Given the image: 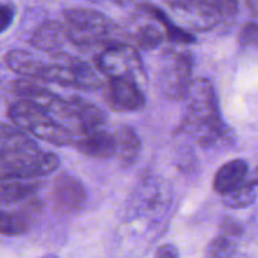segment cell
I'll list each match as a JSON object with an SVG mask.
<instances>
[{"label":"cell","instance_id":"cell-1","mask_svg":"<svg viewBox=\"0 0 258 258\" xmlns=\"http://www.w3.org/2000/svg\"><path fill=\"white\" fill-rule=\"evenodd\" d=\"M180 131L190 134L201 148L217 149L233 141V133L222 118L218 96L208 78L194 80L185 97Z\"/></svg>","mask_w":258,"mask_h":258},{"label":"cell","instance_id":"cell-2","mask_svg":"<svg viewBox=\"0 0 258 258\" xmlns=\"http://www.w3.org/2000/svg\"><path fill=\"white\" fill-rule=\"evenodd\" d=\"M58 166L59 158L54 153L42 150L24 131L0 122V181L33 180Z\"/></svg>","mask_w":258,"mask_h":258},{"label":"cell","instance_id":"cell-3","mask_svg":"<svg viewBox=\"0 0 258 258\" xmlns=\"http://www.w3.org/2000/svg\"><path fill=\"white\" fill-rule=\"evenodd\" d=\"M67 22L68 42L80 48L106 47L116 43L113 35L118 28L107 15L92 8H67L63 10Z\"/></svg>","mask_w":258,"mask_h":258},{"label":"cell","instance_id":"cell-4","mask_svg":"<svg viewBox=\"0 0 258 258\" xmlns=\"http://www.w3.org/2000/svg\"><path fill=\"white\" fill-rule=\"evenodd\" d=\"M13 126L25 134L57 146L72 145L76 135L72 130L58 122L48 111L28 101H15L7 111Z\"/></svg>","mask_w":258,"mask_h":258},{"label":"cell","instance_id":"cell-5","mask_svg":"<svg viewBox=\"0 0 258 258\" xmlns=\"http://www.w3.org/2000/svg\"><path fill=\"white\" fill-rule=\"evenodd\" d=\"M194 57L184 47L168 48L161 53L158 86L163 96L171 101L185 100L193 83Z\"/></svg>","mask_w":258,"mask_h":258},{"label":"cell","instance_id":"cell-6","mask_svg":"<svg viewBox=\"0 0 258 258\" xmlns=\"http://www.w3.org/2000/svg\"><path fill=\"white\" fill-rule=\"evenodd\" d=\"M169 7L199 32L231 22L238 13V3L232 0H180L170 2Z\"/></svg>","mask_w":258,"mask_h":258},{"label":"cell","instance_id":"cell-7","mask_svg":"<svg viewBox=\"0 0 258 258\" xmlns=\"http://www.w3.org/2000/svg\"><path fill=\"white\" fill-rule=\"evenodd\" d=\"M57 63L47 64L43 81L54 82L63 87H72L81 91H96L102 87L100 76L83 60L66 53L53 55Z\"/></svg>","mask_w":258,"mask_h":258},{"label":"cell","instance_id":"cell-8","mask_svg":"<svg viewBox=\"0 0 258 258\" xmlns=\"http://www.w3.org/2000/svg\"><path fill=\"white\" fill-rule=\"evenodd\" d=\"M96 67L101 73L113 78L138 80L144 76V66L138 49L130 44L116 42L103 47L96 55Z\"/></svg>","mask_w":258,"mask_h":258},{"label":"cell","instance_id":"cell-9","mask_svg":"<svg viewBox=\"0 0 258 258\" xmlns=\"http://www.w3.org/2000/svg\"><path fill=\"white\" fill-rule=\"evenodd\" d=\"M52 201L59 213L75 214L87 204V190L77 178L68 173H60L53 181Z\"/></svg>","mask_w":258,"mask_h":258},{"label":"cell","instance_id":"cell-10","mask_svg":"<svg viewBox=\"0 0 258 258\" xmlns=\"http://www.w3.org/2000/svg\"><path fill=\"white\" fill-rule=\"evenodd\" d=\"M105 97L111 108L118 112H131L144 107L145 95L133 78H113L108 81Z\"/></svg>","mask_w":258,"mask_h":258},{"label":"cell","instance_id":"cell-11","mask_svg":"<svg viewBox=\"0 0 258 258\" xmlns=\"http://www.w3.org/2000/svg\"><path fill=\"white\" fill-rule=\"evenodd\" d=\"M29 44L42 52L62 53L63 47L68 42L67 25L58 20H45L35 28L29 38Z\"/></svg>","mask_w":258,"mask_h":258},{"label":"cell","instance_id":"cell-12","mask_svg":"<svg viewBox=\"0 0 258 258\" xmlns=\"http://www.w3.org/2000/svg\"><path fill=\"white\" fill-rule=\"evenodd\" d=\"M71 146L93 159H111L116 156L115 135L105 128L77 136Z\"/></svg>","mask_w":258,"mask_h":258},{"label":"cell","instance_id":"cell-13","mask_svg":"<svg viewBox=\"0 0 258 258\" xmlns=\"http://www.w3.org/2000/svg\"><path fill=\"white\" fill-rule=\"evenodd\" d=\"M249 176V164L243 159H233L223 164L213 178V190L224 197L238 188Z\"/></svg>","mask_w":258,"mask_h":258},{"label":"cell","instance_id":"cell-14","mask_svg":"<svg viewBox=\"0 0 258 258\" xmlns=\"http://www.w3.org/2000/svg\"><path fill=\"white\" fill-rule=\"evenodd\" d=\"M4 62L8 68L29 80H43L47 64L30 52L22 49H12L5 53Z\"/></svg>","mask_w":258,"mask_h":258},{"label":"cell","instance_id":"cell-15","mask_svg":"<svg viewBox=\"0 0 258 258\" xmlns=\"http://www.w3.org/2000/svg\"><path fill=\"white\" fill-rule=\"evenodd\" d=\"M139 8L161 25L165 38H168L170 42L178 43V44H194L196 43V37L189 30H185L184 28L175 24L161 8L150 4V3H143L139 5Z\"/></svg>","mask_w":258,"mask_h":258},{"label":"cell","instance_id":"cell-16","mask_svg":"<svg viewBox=\"0 0 258 258\" xmlns=\"http://www.w3.org/2000/svg\"><path fill=\"white\" fill-rule=\"evenodd\" d=\"M116 139V156L122 168H130L138 160L141 141L131 126L122 125L113 134Z\"/></svg>","mask_w":258,"mask_h":258},{"label":"cell","instance_id":"cell-17","mask_svg":"<svg viewBox=\"0 0 258 258\" xmlns=\"http://www.w3.org/2000/svg\"><path fill=\"white\" fill-rule=\"evenodd\" d=\"M39 188L40 184L33 180L0 181V204H13L29 199Z\"/></svg>","mask_w":258,"mask_h":258},{"label":"cell","instance_id":"cell-18","mask_svg":"<svg viewBox=\"0 0 258 258\" xmlns=\"http://www.w3.org/2000/svg\"><path fill=\"white\" fill-rule=\"evenodd\" d=\"M257 199L256 173L247 179L242 185L223 197V204L231 209H243L253 206Z\"/></svg>","mask_w":258,"mask_h":258},{"label":"cell","instance_id":"cell-19","mask_svg":"<svg viewBox=\"0 0 258 258\" xmlns=\"http://www.w3.org/2000/svg\"><path fill=\"white\" fill-rule=\"evenodd\" d=\"M131 38L140 49L153 50L163 44L165 34L160 28L156 27L153 23H145V24L139 25L131 33Z\"/></svg>","mask_w":258,"mask_h":258},{"label":"cell","instance_id":"cell-20","mask_svg":"<svg viewBox=\"0 0 258 258\" xmlns=\"http://www.w3.org/2000/svg\"><path fill=\"white\" fill-rule=\"evenodd\" d=\"M29 222L22 212L0 211V234L8 237L22 236L27 232Z\"/></svg>","mask_w":258,"mask_h":258},{"label":"cell","instance_id":"cell-21","mask_svg":"<svg viewBox=\"0 0 258 258\" xmlns=\"http://www.w3.org/2000/svg\"><path fill=\"white\" fill-rule=\"evenodd\" d=\"M237 252V243L233 238L219 233L207 246L204 258H233Z\"/></svg>","mask_w":258,"mask_h":258},{"label":"cell","instance_id":"cell-22","mask_svg":"<svg viewBox=\"0 0 258 258\" xmlns=\"http://www.w3.org/2000/svg\"><path fill=\"white\" fill-rule=\"evenodd\" d=\"M258 40V27L256 20L247 22L238 35V43L242 48L256 47Z\"/></svg>","mask_w":258,"mask_h":258},{"label":"cell","instance_id":"cell-23","mask_svg":"<svg viewBox=\"0 0 258 258\" xmlns=\"http://www.w3.org/2000/svg\"><path fill=\"white\" fill-rule=\"evenodd\" d=\"M244 228L238 219L231 216H224L221 221V234L231 238H238L243 234Z\"/></svg>","mask_w":258,"mask_h":258},{"label":"cell","instance_id":"cell-24","mask_svg":"<svg viewBox=\"0 0 258 258\" xmlns=\"http://www.w3.org/2000/svg\"><path fill=\"white\" fill-rule=\"evenodd\" d=\"M15 17V7L10 3H0V33L12 25Z\"/></svg>","mask_w":258,"mask_h":258},{"label":"cell","instance_id":"cell-25","mask_svg":"<svg viewBox=\"0 0 258 258\" xmlns=\"http://www.w3.org/2000/svg\"><path fill=\"white\" fill-rule=\"evenodd\" d=\"M154 258H180V254H179L178 248L174 244L166 243L159 247Z\"/></svg>","mask_w":258,"mask_h":258},{"label":"cell","instance_id":"cell-26","mask_svg":"<svg viewBox=\"0 0 258 258\" xmlns=\"http://www.w3.org/2000/svg\"><path fill=\"white\" fill-rule=\"evenodd\" d=\"M247 5H248V7H252V13L256 15L257 14V3L256 2H248L247 3Z\"/></svg>","mask_w":258,"mask_h":258},{"label":"cell","instance_id":"cell-27","mask_svg":"<svg viewBox=\"0 0 258 258\" xmlns=\"http://www.w3.org/2000/svg\"><path fill=\"white\" fill-rule=\"evenodd\" d=\"M40 258H59V257L54 256V254H47V256H43V257H40Z\"/></svg>","mask_w":258,"mask_h":258}]
</instances>
